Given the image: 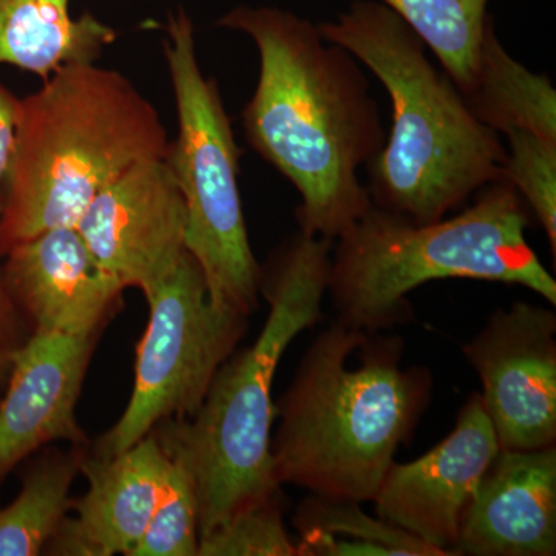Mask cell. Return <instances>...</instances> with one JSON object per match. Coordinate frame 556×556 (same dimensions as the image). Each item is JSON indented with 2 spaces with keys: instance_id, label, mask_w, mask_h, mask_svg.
I'll return each mask as SVG.
<instances>
[{
  "instance_id": "obj_9",
  "label": "cell",
  "mask_w": 556,
  "mask_h": 556,
  "mask_svg": "<svg viewBox=\"0 0 556 556\" xmlns=\"http://www.w3.org/2000/svg\"><path fill=\"white\" fill-rule=\"evenodd\" d=\"M556 314L517 302L497 309L464 346L482 383V405L500 450L556 442Z\"/></svg>"
},
{
  "instance_id": "obj_25",
  "label": "cell",
  "mask_w": 556,
  "mask_h": 556,
  "mask_svg": "<svg viewBox=\"0 0 556 556\" xmlns=\"http://www.w3.org/2000/svg\"><path fill=\"white\" fill-rule=\"evenodd\" d=\"M20 100L21 98L11 93L9 87L0 83V222H2L3 190H5L11 159H13Z\"/></svg>"
},
{
  "instance_id": "obj_14",
  "label": "cell",
  "mask_w": 556,
  "mask_h": 556,
  "mask_svg": "<svg viewBox=\"0 0 556 556\" xmlns=\"http://www.w3.org/2000/svg\"><path fill=\"white\" fill-rule=\"evenodd\" d=\"M169 456L150 433L119 455L89 452L80 467L87 492L72 500L75 517H65L42 554L130 556L159 501Z\"/></svg>"
},
{
  "instance_id": "obj_5",
  "label": "cell",
  "mask_w": 556,
  "mask_h": 556,
  "mask_svg": "<svg viewBox=\"0 0 556 556\" xmlns=\"http://www.w3.org/2000/svg\"><path fill=\"white\" fill-rule=\"evenodd\" d=\"M159 110L116 70L67 64L20 100L3 190L0 258L46 230L76 226L91 201L146 161L166 159Z\"/></svg>"
},
{
  "instance_id": "obj_10",
  "label": "cell",
  "mask_w": 556,
  "mask_h": 556,
  "mask_svg": "<svg viewBox=\"0 0 556 556\" xmlns=\"http://www.w3.org/2000/svg\"><path fill=\"white\" fill-rule=\"evenodd\" d=\"M76 229L121 287L148 299L188 252L185 201L166 159L137 164L102 190Z\"/></svg>"
},
{
  "instance_id": "obj_24",
  "label": "cell",
  "mask_w": 556,
  "mask_h": 556,
  "mask_svg": "<svg viewBox=\"0 0 556 556\" xmlns=\"http://www.w3.org/2000/svg\"><path fill=\"white\" fill-rule=\"evenodd\" d=\"M25 321L14 306L0 273V386L9 379L11 361L25 342Z\"/></svg>"
},
{
  "instance_id": "obj_11",
  "label": "cell",
  "mask_w": 556,
  "mask_h": 556,
  "mask_svg": "<svg viewBox=\"0 0 556 556\" xmlns=\"http://www.w3.org/2000/svg\"><path fill=\"white\" fill-rule=\"evenodd\" d=\"M497 452L481 396L471 394L441 444L412 463L391 464L372 497L376 515L442 556H456L464 511Z\"/></svg>"
},
{
  "instance_id": "obj_20",
  "label": "cell",
  "mask_w": 556,
  "mask_h": 556,
  "mask_svg": "<svg viewBox=\"0 0 556 556\" xmlns=\"http://www.w3.org/2000/svg\"><path fill=\"white\" fill-rule=\"evenodd\" d=\"M490 0H380L434 54L464 94L473 86Z\"/></svg>"
},
{
  "instance_id": "obj_8",
  "label": "cell",
  "mask_w": 556,
  "mask_h": 556,
  "mask_svg": "<svg viewBox=\"0 0 556 556\" xmlns=\"http://www.w3.org/2000/svg\"><path fill=\"white\" fill-rule=\"evenodd\" d=\"M149 321L137 345L129 404L93 455L126 452L164 420L189 419L240 340L249 316L219 306L199 263L186 252L177 269L148 299Z\"/></svg>"
},
{
  "instance_id": "obj_3",
  "label": "cell",
  "mask_w": 556,
  "mask_h": 556,
  "mask_svg": "<svg viewBox=\"0 0 556 556\" xmlns=\"http://www.w3.org/2000/svg\"><path fill=\"white\" fill-rule=\"evenodd\" d=\"M317 28L364 64L390 98V135L367 166L372 206L427 225L504 181L501 135L477 118L455 80L394 11L354 0Z\"/></svg>"
},
{
  "instance_id": "obj_22",
  "label": "cell",
  "mask_w": 556,
  "mask_h": 556,
  "mask_svg": "<svg viewBox=\"0 0 556 556\" xmlns=\"http://www.w3.org/2000/svg\"><path fill=\"white\" fill-rule=\"evenodd\" d=\"M504 137V179L517 189L530 214L543 226L555 257L556 144L526 130H510Z\"/></svg>"
},
{
  "instance_id": "obj_7",
  "label": "cell",
  "mask_w": 556,
  "mask_h": 556,
  "mask_svg": "<svg viewBox=\"0 0 556 556\" xmlns=\"http://www.w3.org/2000/svg\"><path fill=\"white\" fill-rule=\"evenodd\" d=\"M164 56L178 119L166 161L185 201L186 249L203 270L211 299L252 316L258 309L262 265L244 219L241 150L217 80L201 70L195 30L185 11L169 17Z\"/></svg>"
},
{
  "instance_id": "obj_19",
  "label": "cell",
  "mask_w": 556,
  "mask_h": 556,
  "mask_svg": "<svg viewBox=\"0 0 556 556\" xmlns=\"http://www.w3.org/2000/svg\"><path fill=\"white\" fill-rule=\"evenodd\" d=\"M298 556H442L405 530L365 514L361 503L311 495L292 519Z\"/></svg>"
},
{
  "instance_id": "obj_12",
  "label": "cell",
  "mask_w": 556,
  "mask_h": 556,
  "mask_svg": "<svg viewBox=\"0 0 556 556\" xmlns=\"http://www.w3.org/2000/svg\"><path fill=\"white\" fill-rule=\"evenodd\" d=\"M0 273L31 332L100 338L126 291L94 258L76 226L14 244L0 258Z\"/></svg>"
},
{
  "instance_id": "obj_15",
  "label": "cell",
  "mask_w": 556,
  "mask_h": 556,
  "mask_svg": "<svg viewBox=\"0 0 556 556\" xmlns=\"http://www.w3.org/2000/svg\"><path fill=\"white\" fill-rule=\"evenodd\" d=\"M456 556L556 555V447L500 450L460 521Z\"/></svg>"
},
{
  "instance_id": "obj_17",
  "label": "cell",
  "mask_w": 556,
  "mask_h": 556,
  "mask_svg": "<svg viewBox=\"0 0 556 556\" xmlns=\"http://www.w3.org/2000/svg\"><path fill=\"white\" fill-rule=\"evenodd\" d=\"M477 118L496 134L526 130L556 144V90L530 72L497 39L493 20L479 47L473 86L464 94Z\"/></svg>"
},
{
  "instance_id": "obj_6",
  "label": "cell",
  "mask_w": 556,
  "mask_h": 556,
  "mask_svg": "<svg viewBox=\"0 0 556 556\" xmlns=\"http://www.w3.org/2000/svg\"><path fill=\"white\" fill-rule=\"evenodd\" d=\"M530 211L504 181L479 190L455 217L416 225L372 206L332 249L331 294L338 320L380 332L413 318L407 295L447 278L530 289L556 305V281L527 241Z\"/></svg>"
},
{
  "instance_id": "obj_13",
  "label": "cell",
  "mask_w": 556,
  "mask_h": 556,
  "mask_svg": "<svg viewBox=\"0 0 556 556\" xmlns=\"http://www.w3.org/2000/svg\"><path fill=\"white\" fill-rule=\"evenodd\" d=\"M98 339L35 331L17 348L0 399V482L51 442L89 445L76 407Z\"/></svg>"
},
{
  "instance_id": "obj_23",
  "label": "cell",
  "mask_w": 556,
  "mask_h": 556,
  "mask_svg": "<svg viewBox=\"0 0 556 556\" xmlns=\"http://www.w3.org/2000/svg\"><path fill=\"white\" fill-rule=\"evenodd\" d=\"M199 556H298L285 526L280 490L201 536Z\"/></svg>"
},
{
  "instance_id": "obj_21",
  "label": "cell",
  "mask_w": 556,
  "mask_h": 556,
  "mask_svg": "<svg viewBox=\"0 0 556 556\" xmlns=\"http://www.w3.org/2000/svg\"><path fill=\"white\" fill-rule=\"evenodd\" d=\"M199 544L195 481L185 464L169 456L148 529L130 556H199Z\"/></svg>"
},
{
  "instance_id": "obj_2",
  "label": "cell",
  "mask_w": 556,
  "mask_h": 556,
  "mask_svg": "<svg viewBox=\"0 0 556 556\" xmlns=\"http://www.w3.org/2000/svg\"><path fill=\"white\" fill-rule=\"evenodd\" d=\"M404 339L336 320L318 332L276 405L270 439L281 485L369 503L430 404L426 367L404 368Z\"/></svg>"
},
{
  "instance_id": "obj_4",
  "label": "cell",
  "mask_w": 556,
  "mask_h": 556,
  "mask_svg": "<svg viewBox=\"0 0 556 556\" xmlns=\"http://www.w3.org/2000/svg\"><path fill=\"white\" fill-rule=\"evenodd\" d=\"M334 244L299 230L273 252L262 266L269 314L258 338L219 367L195 415L152 431L195 481L200 538L280 490L270 452L274 378L292 340L324 318Z\"/></svg>"
},
{
  "instance_id": "obj_18",
  "label": "cell",
  "mask_w": 556,
  "mask_h": 556,
  "mask_svg": "<svg viewBox=\"0 0 556 556\" xmlns=\"http://www.w3.org/2000/svg\"><path fill=\"white\" fill-rule=\"evenodd\" d=\"M89 452V445L50 448L27 467L17 496L0 507V556L42 554L72 508L70 490Z\"/></svg>"
},
{
  "instance_id": "obj_1",
  "label": "cell",
  "mask_w": 556,
  "mask_h": 556,
  "mask_svg": "<svg viewBox=\"0 0 556 556\" xmlns=\"http://www.w3.org/2000/svg\"><path fill=\"white\" fill-rule=\"evenodd\" d=\"M218 27L257 47V87L241 113L248 144L298 190L299 230L338 240L371 207L358 170L387 138L367 76L291 11L241 5Z\"/></svg>"
},
{
  "instance_id": "obj_16",
  "label": "cell",
  "mask_w": 556,
  "mask_h": 556,
  "mask_svg": "<svg viewBox=\"0 0 556 556\" xmlns=\"http://www.w3.org/2000/svg\"><path fill=\"white\" fill-rule=\"evenodd\" d=\"M115 40L90 13L73 17L70 0H0V64L43 80L64 65L97 61Z\"/></svg>"
}]
</instances>
